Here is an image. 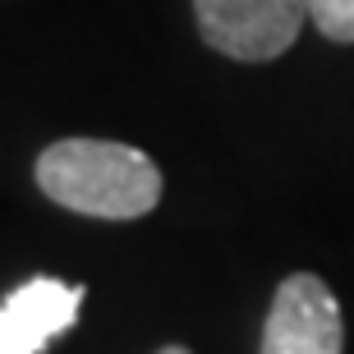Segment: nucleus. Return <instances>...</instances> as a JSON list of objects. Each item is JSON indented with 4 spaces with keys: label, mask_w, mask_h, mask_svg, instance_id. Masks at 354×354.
<instances>
[{
    "label": "nucleus",
    "mask_w": 354,
    "mask_h": 354,
    "mask_svg": "<svg viewBox=\"0 0 354 354\" xmlns=\"http://www.w3.org/2000/svg\"><path fill=\"white\" fill-rule=\"evenodd\" d=\"M198 37L239 65H267L299 41L308 0H194Z\"/></svg>",
    "instance_id": "f03ea898"
},
{
    "label": "nucleus",
    "mask_w": 354,
    "mask_h": 354,
    "mask_svg": "<svg viewBox=\"0 0 354 354\" xmlns=\"http://www.w3.org/2000/svg\"><path fill=\"white\" fill-rule=\"evenodd\" d=\"M157 354H194V350H184V345H161Z\"/></svg>",
    "instance_id": "423d86ee"
},
{
    "label": "nucleus",
    "mask_w": 354,
    "mask_h": 354,
    "mask_svg": "<svg viewBox=\"0 0 354 354\" xmlns=\"http://www.w3.org/2000/svg\"><path fill=\"white\" fill-rule=\"evenodd\" d=\"M88 286L55 276H32L0 299V354H41L46 345L79 322Z\"/></svg>",
    "instance_id": "20e7f679"
},
{
    "label": "nucleus",
    "mask_w": 354,
    "mask_h": 354,
    "mask_svg": "<svg viewBox=\"0 0 354 354\" xmlns=\"http://www.w3.org/2000/svg\"><path fill=\"white\" fill-rule=\"evenodd\" d=\"M345 317L327 281L313 272H290L272 295L258 354H341Z\"/></svg>",
    "instance_id": "7ed1b4c3"
},
{
    "label": "nucleus",
    "mask_w": 354,
    "mask_h": 354,
    "mask_svg": "<svg viewBox=\"0 0 354 354\" xmlns=\"http://www.w3.org/2000/svg\"><path fill=\"white\" fill-rule=\"evenodd\" d=\"M32 175L55 207L97 221H138L166 189L147 152L111 138H60L37 157Z\"/></svg>",
    "instance_id": "f257e3e1"
},
{
    "label": "nucleus",
    "mask_w": 354,
    "mask_h": 354,
    "mask_svg": "<svg viewBox=\"0 0 354 354\" xmlns=\"http://www.w3.org/2000/svg\"><path fill=\"white\" fill-rule=\"evenodd\" d=\"M308 24L327 41H354V0H308Z\"/></svg>",
    "instance_id": "39448f33"
}]
</instances>
